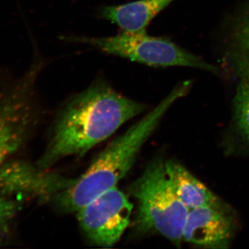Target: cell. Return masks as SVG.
Returning a JSON list of instances; mask_svg holds the SVG:
<instances>
[{
	"mask_svg": "<svg viewBox=\"0 0 249 249\" xmlns=\"http://www.w3.org/2000/svg\"><path fill=\"white\" fill-rule=\"evenodd\" d=\"M137 202L135 229L139 233L155 232L181 245L189 210L175 194L165 171V160L155 159L130 187Z\"/></svg>",
	"mask_w": 249,
	"mask_h": 249,
	"instance_id": "obj_4",
	"label": "cell"
},
{
	"mask_svg": "<svg viewBox=\"0 0 249 249\" xmlns=\"http://www.w3.org/2000/svg\"><path fill=\"white\" fill-rule=\"evenodd\" d=\"M240 80L233 99V124L239 138L249 148V64L237 61Z\"/></svg>",
	"mask_w": 249,
	"mask_h": 249,
	"instance_id": "obj_11",
	"label": "cell"
},
{
	"mask_svg": "<svg viewBox=\"0 0 249 249\" xmlns=\"http://www.w3.org/2000/svg\"><path fill=\"white\" fill-rule=\"evenodd\" d=\"M173 0H139L127 4L104 6L98 16L120 27L123 31L146 29L152 19Z\"/></svg>",
	"mask_w": 249,
	"mask_h": 249,
	"instance_id": "obj_9",
	"label": "cell"
},
{
	"mask_svg": "<svg viewBox=\"0 0 249 249\" xmlns=\"http://www.w3.org/2000/svg\"><path fill=\"white\" fill-rule=\"evenodd\" d=\"M233 43L238 52V60L249 64V11L236 24L232 34Z\"/></svg>",
	"mask_w": 249,
	"mask_h": 249,
	"instance_id": "obj_12",
	"label": "cell"
},
{
	"mask_svg": "<svg viewBox=\"0 0 249 249\" xmlns=\"http://www.w3.org/2000/svg\"><path fill=\"white\" fill-rule=\"evenodd\" d=\"M75 179L41 170L28 160L11 159L0 171V195L6 200L22 205L30 199L49 202Z\"/></svg>",
	"mask_w": 249,
	"mask_h": 249,
	"instance_id": "obj_7",
	"label": "cell"
},
{
	"mask_svg": "<svg viewBox=\"0 0 249 249\" xmlns=\"http://www.w3.org/2000/svg\"><path fill=\"white\" fill-rule=\"evenodd\" d=\"M42 67L43 61L37 57L20 76L0 69V171L27 144L38 122L36 84ZM23 206L0 195V247L11 238Z\"/></svg>",
	"mask_w": 249,
	"mask_h": 249,
	"instance_id": "obj_3",
	"label": "cell"
},
{
	"mask_svg": "<svg viewBox=\"0 0 249 249\" xmlns=\"http://www.w3.org/2000/svg\"><path fill=\"white\" fill-rule=\"evenodd\" d=\"M192 82L178 85L148 114L108 145L73 184L54 195L49 202L64 213H76L103 193L116 186L133 165L145 142L167 111L191 89Z\"/></svg>",
	"mask_w": 249,
	"mask_h": 249,
	"instance_id": "obj_2",
	"label": "cell"
},
{
	"mask_svg": "<svg viewBox=\"0 0 249 249\" xmlns=\"http://www.w3.org/2000/svg\"><path fill=\"white\" fill-rule=\"evenodd\" d=\"M62 40L88 45L103 53L127 58L154 67H188L218 73L211 65L186 49L163 37L148 36L145 30L123 31L110 37L65 36Z\"/></svg>",
	"mask_w": 249,
	"mask_h": 249,
	"instance_id": "obj_5",
	"label": "cell"
},
{
	"mask_svg": "<svg viewBox=\"0 0 249 249\" xmlns=\"http://www.w3.org/2000/svg\"><path fill=\"white\" fill-rule=\"evenodd\" d=\"M133 204L117 187H113L77 211L85 235L94 245L112 247L130 222Z\"/></svg>",
	"mask_w": 249,
	"mask_h": 249,
	"instance_id": "obj_6",
	"label": "cell"
},
{
	"mask_svg": "<svg viewBox=\"0 0 249 249\" xmlns=\"http://www.w3.org/2000/svg\"><path fill=\"white\" fill-rule=\"evenodd\" d=\"M235 229L232 211L222 201L190 210L183 231V240L206 249H227Z\"/></svg>",
	"mask_w": 249,
	"mask_h": 249,
	"instance_id": "obj_8",
	"label": "cell"
},
{
	"mask_svg": "<svg viewBox=\"0 0 249 249\" xmlns=\"http://www.w3.org/2000/svg\"><path fill=\"white\" fill-rule=\"evenodd\" d=\"M145 109V105L118 92L104 78H96L62 106L36 165L49 170L66 157H83Z\"/></svg>",
	"mask_w": 249,
	"mask_h": 249,
	"instance_id": "obj_1",
	"label": "cell"
},
{
	"mask_svg": "<svg viewBox=\"0 0 249 249\" xmlns=\"http://www.w3.org/2000/svg\"><path fill=\"white\" fill-rule=\"evenodd\" d=\"M165 168L175 194L189 211L222 201L178 162L165 160Z\"/></svg>",
	"mask_w": 249,
	"mask_h": 249,
	"instance_id": "obj_10",
	"label": "cell"
}]
</instances>
